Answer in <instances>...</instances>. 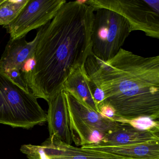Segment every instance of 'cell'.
Wrapping results in <instances>:
<instances>
[{
  "label": "cell",
  "mask_w": 159,
  "mask_h": 159,
  "mask_svg": "<svg viewBox=\"0 0 159 159\" xmlns=\"http://www.w3.org/2000/svg\"><path fill=\"white\" fill-rule=\"evenodd\" d=\"M63 90L71 94L88 107L100 113L84 66L78 68L70 74L64 83Z\"/></svg>",
  "instance_id": "13"
},
{
  "label": "cell",
  "mask_w": 159,
  "mask_h": 159,
  "mask_svg": "<svg viewBox=\"0 0 159 159\" xmlns=\"http://www.w3.org/2000/svg\"><path fill=\"white\" fill-rule=\"evenodd\" d=\"M66 2V0H29L17 18L5 27L10 34V39H22L30 31L44 26Z\"/></svg>",
  "instance_id": "7"
},
{
  "label": "cell",
  "mask_w": 159,
  "mask_h": 159,
  "mask_svg": "<svg viewBox=\"0 0 159 159\" xmlns=\"http://www.w3.org/2000/svg\"><path fill=\"white\" fill-rule=\"evenodd\" d=\"M94 10L86 1L66 2L44 26L34 52L32 70L22 75L37 98L47 102L63 89L67 79L92 54Z\"/></svg>",
  "instance_id": "1"
},
{
  "label": "cell",
  "mask_w": 159,
  "mask_h": 159,
  "mask_svg": "<svg viewBox=\"0 0 159 159\" xmlns=\"http://www.w3.org/2000/svg\"><path fill=\"white\" fill-rule=\"evenodd\" d=\"M41 32V28L35 39L28 42L25 38L18 39H10L0 59V69L5 73L19 71L25 63L34 57L35 47Z\"/></svg>",
  "instance_id": "10"
},
{
  "label": "cell",
  "mask_w": 159,
  "mask_h": 159,
  "mask_svg": "<svg viewBox=\"0 0 159 159\" xmlns=\"http://www.w3.org/2000/svg\"><path fill=\"white\" fill-rule=\"evenodd\" d=\"M131 31L128 21L119 14L108 9L94 11L91 30L92 54L107 62L121 49Z\"/></svg>",
  "instance_id": "4"
},
{
  "label": "cell",
  "mask_w": 159,
  "mask_h": 159,
  "mask_svg": "<svg viewBox=\"0 0 159 159\" xmlns=\"http://www.w3.org/2000/svg\"><path fill=\"white\" fill-rule=\"evenodd\" d=\"M84 67L90 80L104 93L98 107L111 106L117 119L147 116L158 120L159 56L144 57L121 48L107 62L91 54Z\"/></svg>",
  "instance_id": "2"
},
{
  "label": "cell",
  "mask_w": 159,
  "mask_h": 159,
  "mask_svg": "<svg viewBox=\"0 0 159 159\" xmlns=\"http://www.w3.org/2000/svg\"><path fill=\"white\" fill-rule=\"evenodd\" d=\"M98 108L99 110V113L102 116L112 120L115 121V120L117 119V116L115 113V110L111 106L105 105V104H102L98 107Z\"/></svg>",
  "instance_id": "16"
},
{
  "label": "cell",
  "mask_w": 159,
  "mask_h": 159,
  "mask_svg": "<svg viewBox=\"0 0 159 159\" xmlns=\"http://www.w3.org/2000/svg\"><path fill=\"white\" fill-rule=\"evenodd\" d=\"M47 122L50 136L67 144L71 145L72 140L70 129L69 114L64 90L48 102Z\"/></svg>",
  "instance_id": "9"
},
{
  "label": "cell",
  "mask_w": 159,
  "mask_h": 159,
  "mask_svg": "<svg viewBox=\"0 0 159 159\" xmlns=\"http://www.w3.org/2000/svg\"><path fill=\"white\" fill-rule=\"evenodd\" d=\"M45 122L38 98L0 69V124L29 129Z\"/></svg>",
  "instance_id": "3"
},
{
  "label": "cell",
  "mask_w": 159,
  "mask_h": 159,
  "mask_svg": "<svg viewBox=\"0 0 159 159\" xmlns=\"http://www.w3.org/2000/svg\"><path fill=\"white\" fill-rule=\"evenodd\" d=\"M65 92L72 140L77 146L97 144L120 123L102 116Z\"/></svg>",
  "instance_id": "5"
},
{
  "label": "cell",
  "mask_w": 159,
  "mask_h": 159,
  "mask_svg": "<svg viewBox=\"0 0 159 159\" xmlns=\"http://www.w3.org/2000/svg\"><path fill=\"white\" fill-rule=\"evenodd\" d=\"M159 141V133L139 130L127 124H119L95 145L119 146Z\"/></svg>",
  "instance_id": "12"
},
{
  "label": "cell",
  "mask_w": 159,
  "mask_h": 159,
  "mask_svg": "<svg viewBox=\"0 0 159 159\" xmlns=\"http://www.w3.org/2000/svg\"><path fill=\"white\" fill-rule=\"evenodd\" d=\"M4 1H5V0H0V4L3 3V2H4Z\"/></svg>",
  "instance_id": "17"
},
{
  "label": "cell",
  "mask_w": 159,
  "mask_h": 159,
  "mask_svg": "<svg viewBox=\"0 0 159 159\" xmlns=\"http://www.w3.org/2000/svg\"><path fill=\"white\" fill-rule=\"evenodd\" d=\"M29 0H5L0 4V25L4 27L14 21Z\"/></svg>",
  "instance_id": "14"
},
{
  "label": "cell",
  "mask_w": 159,
  "mask_h": 159,
  "mask_svg": "<svg viewBox=\"0 0 159 159\" xmlns=\"http://www.w3.org/2000/svg\"><path fill=\"white\" fill-rule=\"evenodd\" d=\"M115 121L120 123L127 124L139 130L159 133V120H153L150 117L142 116L131 120L118 118Z\"/></svg>",
  "instance_id": "15"
},
{
  "label": "cell",
  "mask_w": 159,
  "mask_h": 159,
  "mask_svg": "<svg viewBox=\"0 0 159 159\" xmlns=\"http://www.w3.org/2000/svg\"><path fill=\"white\" fill-rule=\"evenodd\" d=\"M93 8L111 10L123 16L131 31H141L159 39V0H87Z\"/></svg>",
  "instance_id": "6"
},
{
  "label": "cell",
  "mask_w": 159,
  "mask_h": 159,
  "mask_svg": "<svg viewBox=\"0 0 159 159\" xmlns=\"http://www.w3.org/2000/svg\"><path fill=\"white\" fill-rule=\"evenodd\" d=\"M20 151L29 159H123L67 145L52 137L39 146L23 145Z\"/></svg>",
  "instance_id": "8"
},
{
  "label": "cell",
  "mask_w": 159,
  "mask_h": 159,
  "mask_svg": "<svg viewBox=\"0 0 159 159\" xmlns=\"http://www.w3.org/2000/svg\"><path fill=\"white\" fill-rule=\"evenodd\" d=\"M81 148L123 159H159V141L119 146L92 144Z\"/></svg>",
  "instance_id": "11"
}]
</instances>
